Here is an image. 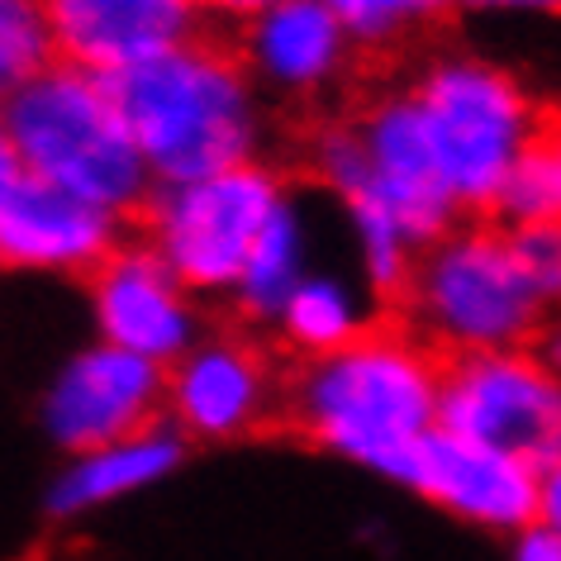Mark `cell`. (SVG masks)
Here are the masks:
<instances>
[{
    "label": "cell",
    "instance_id": "1",
    "mask_svg": "<svg viewBox=\"0 0 561 561\" xmlns=\"http://www.w3.org/2000/svg\"><path fill=\"white\" fill-rule=\"evenodd\" d=\"M310 176L343 209L357 276L376 300H400L419 252L467 219L438 176L410 87L381 91L353 119L324 124L310 144Z\"/></svg>",
    "mask_w": 561,
    "mask_h": 561
},
{
    "label": "cell",
    "instance_id": "2",
    "mask_svg": "<svg viewBox=\"0 0 561 561\" xmlns=\"http://www.w3.org/2000/svg\"><path fill=\"white\" fill-rule=\"evenodd\" d=\"M286 419L319 453L404 485L419 447L443 428V357L410 329L376 324L339 353L296 362Z\"/></svg>",
    "mask_w": 561,
    "mask_h": 561
},
{
    "label": "cell",
    "instance_id": "3",
    "mask_svg": "<svg viewBox=\"0 0 561 561\" xmlns=\"http://www.w3.org/2000/svg\"><path fill=\"white\" fill-rule=\"evenodd\" d=\"M124 119L158 186L257 162L272 134L266 95L233 44L195 38L115 81Z\"/></svg>",
    "mask_w": 561,
    "mask_h": 561
},
{
    "label": "cell",
    "instance_id": "4",
    "mask_svg": "<svg viewBox=\"0 0 561 561\" xmlns=\"http://www.w3.org/2000/svg\"><path fill=\"white\" fill-rule=\"evenodd\" d=\"M0 124L24 176L58 186L115 219H138L158 191L115 81L53 62L30 87L0 101Z\"/></svg>",
    "mask_w": 561,
    "mask_h": 561
},
{
    "label": "cell",
    "instance_id": "5",
    "mask_svg": "<svg viewBox=\"0 0 561 561\" xmlns=\"http://www.w3.org/2000/svg\"><path fill=\"white\" fill-rule=\"evenodd\" d=\"M404 329L443 362L476 353L538 347L552 324L533 280L518 266L514 238L495 219H461L419 252L404 286Z\"/></svg>",
    "mask_w": 561,
    "mask_h": 561
},
{
    "label": "cell",
    "instance_id": "6",
    "mask_svg": "<svg viewBox=\"0 0 561 561\" xmlns=\"http://www.w3.org/2000/svg\"><path fill=\"white\" fill-rule=\"evenodd\" d=\"M410 95L447 195L467 219H490L547 124L524 81L476 53H443L410 81Z\"/></svg>",
    "mask_w": 561,
    "mask_h": 561
},
{
    "label": "cell",
    "instance_id": "7",
    "mask_svg": "<svg viewBox=\"0 0 561 561\" xmlns=\"http://www.w3.org/2000/svg\"><path fill=\"white\" fill-rule=\"evenodd\" d=\"M296 201V186L266 158L229 172L158 186L138 215V238L186 280L201 300H229L238 276L272 229V219Z\"/></svg>",
    "mask_w": 561,
    "mask_h": 561
},
{
    "label": "cell",
    "instance_id": "8",
    "mask_svg": "<svg viewBox=\"0 0 561 561\" xmlns=\"http://www.w3.org/2000/svg\"><path fill=\"white\" fill-rule=\"evenodd\" d=\"M443 428L528 467L561 461V371L538 347L443 362Z\"/></svg>",
    "mask_w": 561,
    "mask_h": 561
},
{
    "label": "cell",
    "instance_id": "9",
    "mask_svg": "<svg viewBox=\"0 0 561 561\" xmlns=\"http://www.w3.org/2000/svg\"><path fill=\"white\" fill-rule=\"evenodd\" d=\"M152 424H167V367L101 339L72 347L38 396V428L62 457L134 438Z\"/></svg>",
    "mask_w": 561,
    "mask_h": 561
},
{
    "label": "cell",
    "instance_id": "10",
    "mask_svg": "<svg viewBox=\"0 0 561 561\" xmlns=\"http://www.w3.org/2000/svg\"><path fill=\"white\" fill-rule=\"evenodd\" d=\"M286 410V376L243 329H209L186 357L167 367V424L186 443L224 447L252 438Z\"/></svg>",
    "mask_w": 561,
    "mask_h": 561
},
{
    "label": "cell",
    "instance_id": "11",
    "mask_svg": "<svg viewBox=\"0 0 561 561\" xmlns=\"http://www.w3.org/2000/svg\"><path fill=\"white\" fill-rule=\"evenodd\" d=\"M87 314L101 343L172 367L205 339V300L144 238H124L87 276Z\"/></svg>",
    "mask_w": 561,
    "mask_h": 561
},
{
    "label": "cell",
    "instance_id": "12",
    "mask_svg": "<svg viewBox=\"0 0 561 561\" xmlns=\"http://www.w3.org/2000/svg\"><path fill=\"white\" fill-rule=\"evenodd\" d=\"M233 53L266 101L314 105L353 77L362 44L324 0H272L238 24Z\"/></svg>",
    "mask_w": 561,
    "mask_h": 561
},
{
    "label": "cell",
    "instance_id": "13",
    "mask_svg": "<svg viewBox=\"0 0 561 561\" xmlns=\"http://www.w3.org/2000/svg\"><path fill=\"white\" fill-rule=\"evenodd\" d=\"M67 67L119 81L205 38L201 0H38Z\"/></svg>",
    "mask_w": 561,
    "mask_h": 561
},
{
    "label": "cell",
    "instance_id": "14",
    "mask_svg": "<svg viewBox=\"0 0 561 561\" xmlns=\"http://www.w3.org/2000/svg\"><path fill=\"white\" fill-rule=\"evenodd\" d=\"M538 467L500 453V447L438 428L419 447L414 467L404 476V490H414L433 510L453 514L457 524L514 538L518 528H528L538 518Z\"/></svg>",
    "mask_w": 561,
    "mask_h": 561
},
{
    "label": "cell",
    "instance_id": "15",
    "mask_svg": "<svg viewBox=\"0 0 561 561\" xmlns=\"http://www.w3.org/2000/svg\"><path fill=\"white\" fill-rule=\"evenodd\" d=\"M124 219L77 195L24 176L0 209V266L20 276H81L87 280L124 243Z\"/></svg>",
    "mask_w": 561,
    "mask_h": 561
},
{
    "label": "cell",
    "instance_id": "16",
    "mask_svg": "<svg viewBox=\"0 0 561 561\" xmlns=\"http://www.w3.org/2000/svg\"><path fill=\"white\" fill-rule=\"evenodd\" d=\"M186 461V438L172 424H152L134 438L91 447V453L62 457L58 476L48 485V514L58 524L105 514L115 504H129L148 490L167 485Z\"/></svg>",
    "mask_w": 561,
    "mask_h": 561
},
{
    "label": "cell",
    "instance_id": "17",
    "mask_svg": "<svg viewBox=\"0 0 561 561\" xmlns=\"http://www.w3.org/2000/svg\"><path fill=\"white\" fill-rule=\"evenodd\" d=\"M376 305L381 300H376V290L362 276L314 266L296 286V296L280 305V314L272 319L266 333H276V343L296 362H314L357 343L362 333H371Z\"/></svg>",
    "mask_w": 561,
    "mask_h": 561
},
{
    "label": "cell",
    "instance_id": "18",
    "mask_svg": "<svg viewBox=\"0 0 561 561\" xmlns=\"http://www.w3.org/2000/svg\"><path fill=\"white\" fill-rule=\"evenodd\" d=\"M314 272V219L305 215L300 195L272 219V229L262 233V243L252 248V257L243 266L233 286V314L248 329H272V319L280 314V305L296 296V286Z\"/></svg>",
    "mask_w": 561,
    "mask_h": 561
},
{
    "label": "cell",
    "instance_id": "19",
    "mask_svg": "<svg viewBox=\"0 0 561 561\" xmlns=\"http://www.w3.org/2000/svg\"><path fill=\"white\" fill-rule=\"evenodd\" d=\"M58 62L53 34L38 0H0V101H10L20 87Z\"/></svg>",
    "mask_w": 561,
    "mask_h": 561
},
{
    "label": "cell",
    "instance_id": "20",
    "mask_svg": "<svg viewBox=\"0 0 561 561\" xmlns=\"http://www.w3.org/2000/svg\"><path fill=\"white\" fill-rule=\"evenodd\" d=\"M324 5L347 24V34L362 48H386L400 44L404 34L424 30V24L453 15L461 0H324Z\"/></svg>",
    "mask_w": 561,
    "mask_h": 561
},
{
    "label": "cell",
    "instance_id": "21",
    "mask_svg": "<svg viewBox=\"0 0 561 561\" xmlns=\"http://www.w3.org/2000/svg\"><path fill=\"white\" fill-rule=\"evenodd\" d=\"M510 229V224H504ZM514 252L524 276L533 280L538 300L547 305V314H561V219H542V224H518L510 229Z\"/></svg>",
    "mask_w": 561,
    "mask_h": 561
},
{
    "label": "cell",
    "instance_id": "22",
    "mask_svg": "<svg viewBox=\"0 0 561 561\" xmlns=\"http://www.w3.org/2000/svg\"><path fill=\"white\" fill-rule=\"evenodd\" d=\"M510 561H561V533L533 518L510 538Z\"/></svg>",
    "mask_w": 561,
    "mask_h": 561
},
{
    "label": "cell",
    "instance_id": "23",
    "mask_svg": "<svg viewBox=\"0 0 561 561\" xmlns=\"http://www.w3.org/2000/svg\"><path fill=\"white\" fill-rule=\"evenodd\" d=\"M538 524L561 533V461L542 467V476H538Z\"/></svg>",
    "mask_w": 561,
    "mask_h": 561
},
{
    "label": "cell",
    "instance_id": "24",
    "mask_svg": "<svg viewBox=\"0 0 561 561\" xmlns=\"http://www.w3.org/2000/svg\"><path fill=\"white\" fill-rule=\"evenodd\" d=\"M476 10H495V15H561V0H461Z\"/></svg>",
    "mask_w": 561,
    "mask_h": 561
},
{
    "label": "cell",
    "instance_id": "25",
    "mask_svg": "<svg viewBox=\"0 0 561 561\" xmlns=\"http://www.w3.org/2000/svg\"><path fill=\"white\" fill-rule=\"evenodd\" d=\"M20 181H24V167H20L15 148H10V138H5V124H0V209L10 205V195L20 191Z\"/></svg>",
    "mask_w": 561,
    "mask_h": 561
},
{
    "label": "cell",
    "instance_id": "26",
    "mask_svg": "<svg viewBox=\"0 0 561 561\" xmlns=\"http://www.w3.org/2000/svg\"><path fill=\"white\" fill-rule=\"evenodd\" d=\"M201 5H205V15H224V20L243 24L248 15H257L262 5H272V0H201Z\"/></svg>",
    "mask_w": 561,
    "mask_h": 561
},
{
    "label": "cell",
    "instance_id": "27",
    "mask_svg": "<svg viewBox=\"0 0 561 561\" xmlns=\"http://www.w3.org/2000/svg\"><path fill=\"white\" fill-rule=\"evenodd\" d=\"M538 144H542L547 162H552V172H557V186H561V115L542 124V138H538Z\"/></svg>",
    "mask_w": 561,
    "mask_h": 561
},
{
    "label": "cell",
    "instance_id": "28",
    "mask_svg": "<svg viewBox=\"0 0 561 561\" xmlns=\"http://www.w3.org/2000/svg\"><path fill=\"white\" fill-rule=\"evenodd\" d=\"M538 353H542V357H547V362H552V367L561 371V314L552 319V324H547V333L538 339Z\"/></svg>",
    "mask_w": 561,
    "mask_h": 561
}]
</instances>
